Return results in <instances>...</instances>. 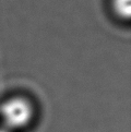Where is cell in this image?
<instances>
[{"instance_id":"1","label":"cell","mask_w":131,"mask_h":132,"mask_svg":"<svg viewBox=\"0 0 131 132\" xmlns=\"http://www.w3.org/2000/svg\"><path fill=\"white\" fill-rule=\"evenodd\" d=\"M34 118V107L25 97L8 98L0 107L1 126L10 132L24 129Z\"/></svg>"},{"instance_id":"2","label":"cell","mask_w":131,"mask_h":132,"mask_svg":"<svg viewBox=\"0 0 131 132\" xmlns=\"http://www.w3.org/2000/svg\"><path fill=\"white\" fill-rule=\"evenodd\" d=\"M113 8L122 20H129L131 15V0H113Z\"/></svg>"},{"instance_id":"3","label":"cell","mask_w":131,"mask_h":132,"mask_svg":"<svg viewBox=\"0 0 131 132\" xmlns=\"http://www.w3.org/2000/svg\"><path fill=\"white\" fill-rule=\"evenodd\" d=\"M0 132H10V131L7 130L6 128H3V127H2L1 125H0Z\"/></svg>"}]
</instances>
